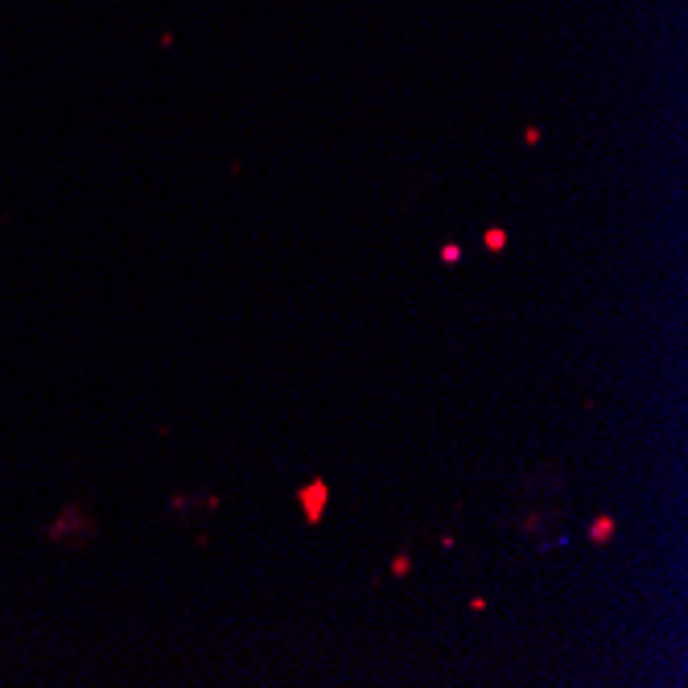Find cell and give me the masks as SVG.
Wrapping results in <instances>:
<instances>
[{"instance_id":"3","label":"cell","mask_w":688,"mask_h":688,"mask_svg":"<svg viewBox=\"0 0 688 688\" xmlns=\"http://www.w3.org/2000/svg\"><path fill=\"white\" fill-rule=\"evenodd\" d=\"M486 248H491V252H503L507 248V236L499 231V227H491V231H486Z\"/></svg>"},{"instance_id":"1","label":"cell","mask_w":688,"mask_h":688,"mask_svg":"<svg viewBox=\"0 0 688 688\" xmlns=\"http://www.w3.org/2000/svg\"><path fill=\"white\" fill-rule=\"evenodd\" d=\"M297 503H302L305 519H310V524H318V519H322V511H326V503H330V486H326L322 478H313L310 486H302V491H297Z\"/></svg>"},{"instance_id":"2","label":"cell","mask_w":688,"mask_h":688,"mask_svg":"<svg viewBox=\"0 0 688 688\" xmlns=\"http://www.w3.org/2000/svg\"><path fill=\"white\" fill-rule=\"evenodd\" d=\"M610 532H614V519H610V516L593 519V527H590V536H593V540H610Z\"/></svg>"}]
</instances>
